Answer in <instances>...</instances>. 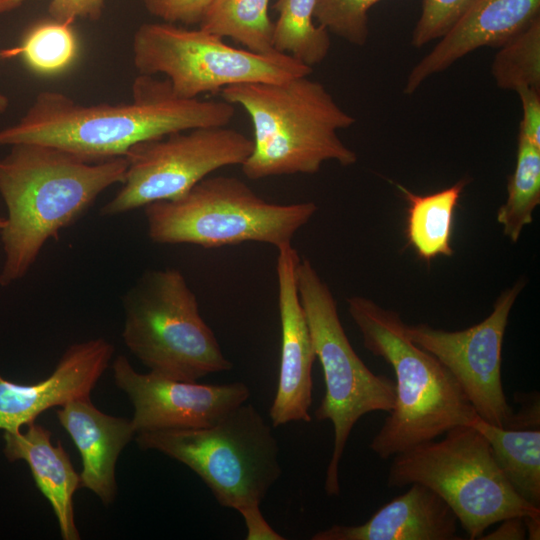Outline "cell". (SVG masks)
I'll use <instances>...</instances> for the list:
<instances>
[{"mask_svg":"<svg viewBox=\"0 0 540 540\" xmlns=\"http://www.w3.org/2000/svg\"><path fill=\"white\" fill-rule=\"evenodd\" d=\"M269 3L270 0H213L199 27L221 38H231L254 53H276Z\"/></svg>","mask_w":540,"mask_h":540,"instance_id":"cell-22","label":"cell"},{"mask_svg":"<svg viewBox=\"0 0 540 540\" xmlns=\"http://www.w3.org/2000/svg\"><path fill=\"white\" fill-rule=\"evenodd\" d=\"M361 525L335 524L312 540H456L458 518L432 489L412 483Z\"/></svg>","mask_w":540,"mask_h":540,"instance_id":"cell-17","label":"cell"},{"mask_svg":"<svg viewBox=\"0 0 540 540\" xmlns=\"http://www.w3.org/2000/svg\"><path fill=\"white\" fill-rule=\"evenodd\" d=\"M56 416L80 452V488L91 490L103 504H111L117 494L118 456L136 435L131 420L103 413L90 397L69 401Z\"/></svg>","mask_w":540,"mask_h":540,"instance_id":"cell-18","label":"cell"},{"mask_svg":"<svg viewBox=\"0 0 540 540\" xmlns=\"http://www.w3.org/2000/svg\"><path fill=\"white\" fill-rule=\"evenodd\" d=\"M78 47L72 26L50 19L32 26L19 46L1 51L0 57L20 56L34 72L50 75L67 69L76 59Z\"/></svg>","mask_w":540,"mask_h":540,"instance_id":"cell-25","label":"cell"},{"mask_svg":"<svg viewBox=\"0 0 540 540\" xmlns=\"http://www.w3.org/2000/svg\"><path fill=\"white\" fill-rule=\"evenodd\" d=\"M522 107L519 133L540 146V91L522 88L516 92Z\"/></svg>","mask_w":540,"mask_h":540,"instance_id":"cell-31","label":"cell"},{"mask_svg":"<svg viewBox=\"0 0 540 540\" xmlns=\"http://www.w3.org/2000/svg\"><path fill=\"white\" fill-rule=\"evenodd\" d=\"M297 288L316 358L322 366L325 394L314 415L329 420L334 429L333 450L326 469L324 489L340 495L339 464L357 421L374 411L390 412L395 405V383L373 373L353 349L341 324L337 302L312 263L300 259Z\"/></svg>","mask_w":540,"mask_h":540,"instance_id":"cell-9","label":"cell"},{"mask_svg":"<svg viewBox=\"0 0 540 540\" xmlns=\"http://www.w3.org/2000/svg\"><path fill=\"white\" fill-rule=\"evenodd\" d=\"M317 0H277L278 13L274 22L273 46L312 68L329 54V32L314 22Z\"/></svg>","mask_w":540,"mask_h":540,"instance_id":"cell-23","label":"cell"},{"mask_svg":"<svg viewBox=\"0 0 540 540\" xmlns=\"http://www.w3.org/2000/svg\"><path fill=\"white\" fill-rule=\"evenodd\" d=\"M112 369L115 384L133 404L131 422L136 434L210 427L250 397L243 382L200 384L151 371L139 373L123 355L117 356Z\"/></svg>","mask_w":540,"mask_h":540,"instance_id":"cell-13","label":"cell"},{"mask_svg":"<svg viewBox=\"0 0 540 540\" xmlns=\"http://www.w3.org/2000/svg\"><path fill=\"white\" fill-rule=\"evenodd\" d=\"M381 0H317L314 18L348 43L366 44L369 37L368 13Z\"/></svg>","mask_w":540,"mask_h":540,"instance_id":"cell-27","label":"cell"},{"mask_svg":"<svg viewBox=\"0 0 540 540\" xmlns=\"http://www.w3.org/2000/svg\"><path fill=\"white\" fill-rule=\"evenodd\" d=\"M473 0H422L411 45L420 48L440 39L457 22Z\"/></svg>","mask_w":540,"mask_h":540,"instance_id":"cell-28","label":"cell"},{"mask_svg":"<svg viewBox=\"0 0 540 540\" xmlns=\"http://www.w3.org/2000/svg\"><path fill=\"white\" fill-rule=\"evenodd\" d=\"M28 0H0V15L20 7ZM106 0H49L50 19L72 25L78 19L97 21L102 16Z\"/></svg>","mask_w":540,"mask_h":540,"instance_id":"cell-29","label":"cell"},{"mask_svg":"<svg viewBox=\"0 0 540 540\" xmlns=\"http://www.w3.org/2000/svg\"><path fill=\"white\" fill-rule=\"evenodd\" d=\"M123 306L124 343L151 372L194 382L232 369L179 270L145 272L124 296Z\"/></svg>","mask_w":540,"mask_h":540,"instance_id":"cell-8","label":"cell"},{"mask_svg":"<svg viewBox=\"0 0 540 540\" xmlns=\"http://www.w3.org/2000/svg\"><path fill=\"white\" fill-rule=\"evenodd\" d=\"M246 526L247 540H284L281 534L276 532L264 518L260 506H252L239 512Z\"/></svg>","mask_w":540,"mask_h":540,"instance_id":"cell-32","label":"cell"},{"mask_svg":"<svg viewBox=\"0 0 540 540\" xmlns=\"http://www.w3.org/2000/svg\"><path fill=\"white\" fill-rule=\"evenodd\" d=\"M113 352L105 339H90L72 344L52 374L40 382L19 384L0 375V429L18 431L52 407L90 397Z\"/></svg>","mask_w":540,"mask_h":540,"instance_id":"cell-15","label":"cell"},{"mask_svg":"<svg viewBox=\"0 0 540 540\" xmlns=\"http://www.w3.org/2000/svg\"><path fill=\"white\" fill-rule=\"evenodd\" d=\"M3 438L7 459L28 463L37 488L53 508L62 539H80L72 500L80 488V474L74 470L62 443L57 441L53 445L51 432L35 421L28 424L24 432L4 431Z\"/></svg>","mask_w":540,"mask_h":540,"instance_id":"cell-19","label":"cell"},{"mask_svg":"<svg viewBox=\"0 0 540 540\" xmlns=\"http://www.w3.org/2000/svg\"><path fill=\"white\" fill-rule=\"evenodd\" d=\"M502 524L489 534L481 536L482 540H523L527 536L523 517H510L501 521Z\"/></svg>","mask_w":540,"mask_h":540,"instance_id":"cell-33","label":"cell"},{"mask_svg":"<svg viewBox=\"0 0 540 540\" xmlns=\"http://www.w3.org/2000/svg\"><path fill=\"white\" fill-rule=\"evenodd\" d=\"M469 426L486 438L499 468L515 492L540 507L539 427L502 428L478 415Z\"/></svg>","mask_w":540,"mask_h":540,"instance_id":"cell-21","label":"cell"},{"mask_svg":"<svg viewBox=\"0 0 540 540\" xmlns=\"http://www.w3.org/2000/svg\"><path fill=\"white\" fill-rule=\"evenodd\" d=\"M9 106V99L6 95L0 92V114L6 112Z\"/></svg>","mask_w":540,"mask_h":540,"instance_id":"cell-35","label":"cell"},{"mask_svg":"<svg viewBox=\"0 0 540 540\" xmlns=\"http://www.w3.org/2000/svg\"><path fill=\"white\" fill-rule=\"evenodd\" d=\"M540 16V0H473L438 43L411 69L403 92L413 94L428 78L482 47H499Z\"/></svg>","mask_w":540,"mask_h":540,"instance_id":"cell-16","label":"cell"},{"mask_svg":"<svg viewBox=\"0 0 540 540\" xmlns=\"http://www.w3.org/2000/svg\"><path fill=\"white\" fill-rule=\"evenodd\" d=\"M277 250L281 358L277 390L269 410L273 427L291 422H311L312 368L316 359L297 288L296 269L301 258L292 243Z\"/></svg>","mask_w":540,"mask_h":540,"instance_id":"cell-14","label":"cell"},{"mask_svg":"<svg viewBox=\"0 0 540 540\" xmlns=\"http://www.w3.org/2000/svg\"><path fill=\"white\" fill-rule=\"evenodd\" d=\"M497 48L491 65L496 86L540 91V16Z\"/></svg>","mask_w":540,"mask_h":540,"instance_id":"cell-26","label":"cell"},{"mask_svg":"<svg viewBox=\"0 0 540 540\" xmlns=\"http://www.w3.org/2000/svg\"><path fill=\"white\" fill-rule=\"evenodd\" d=\"M526 526L528 538L530 540H539L540 536V514L523 517Z\"/></svg>","mask_w":540,"mask_h":540,"instance_id":"cell-34","label":"cell"},{"mask_svg":"<svg viewBox=\"0 0 540 540\" xmlns=\"http://www.w3.org/2000/svg\"><path fill=\"white\" fill-rule=\"evenodd\" d=\"M6 224V218L0 216V231L4 228Z\"/></svg>","mask_w":540,"mask_h":540,"instance_id":"cell-36","label":"cell"},{"mask_svg":"<svg viewBox=\"0 0 540 540\" xmlns=\"http://www.w3.org/2000/svg\"><path fill=\"white\" fill-rule=\"evenodd\" d=\"M132 51L140 74L166 76L175 95L186 99L236 84L282 82L312 73L311 67L290 55L254 53L200 27L165 22L140 25Z\"/></svg>","mask_w":540,"mask_h":540,"instance_id":"cell-10","label":"cell"},{"mask_svg":"<svg viewBox=\"0 0 540 540\" xmlns=\"http://www.w3.org/2000/svg\"><path fill=\"white\" fill-rule=\"evenodd\" d=\"M213 0H142L147 12L165 23L200 25Z\"/></svg>","mask_w":540,"mask_h":540,"instance_id":"cell-30","label":"cell"},{"mask_svg":"<svg viewBox=\"0 0 540 540\" xmlns=\"http://www.w3.org/2000/svg\"><path fill=\"white\" fill-rule=\"evenodd\" d=\"M234 115L235 106L223 99L181 98L167 79L140 74L129 103L82 105L62 92L41 91L19 121L0 130V145L45 144L99 162L173 132L227 126Z\"/></svg>","mask_w":540,"mask_h":540,"instance_id":"cell-1","label":"cell"},{"mask_svg":"<svg viewBox=\"0 0 540 540\" xmlns=\"http://www.w3.org/2000/svg\"><path fill=\"white\" fill-rule=\"evenodd\" d=\"M467 183V179H461L450 187L428 195L415 194L396 184L408 202L406 238L421 259L429 262L438 256L453 255V217Z\"/></svg>","mask_w":540,"mask_h":540,"instance_id":"cell-20","label":"cell"},{"mask_svg":"<svg viewBox=\"0 0 540 540\" xmlns=\"http://www.w3.org/2000/svg\"><path fill=\"white\" fill-rule=\"evenodd\" d=\"M252 149L251 138L226 126L192 128L140 142L126 153L122 186L100 214L115 216L175 199L212 172L241 166Z\"/></svg>","mask_w":540,"mask_h":540,"instance_id":"cell-11","label":"cell"},{"mask_svg":"<svg viewBox=\"0 0 540 540\" xmlns=\"http://www.w3.org/2000/svg\"><path fill=\"white\" fill-rule=\"evenodd\" d=\"M0 158V195L8 216L0 231L5 259L0 285L22 279L44 245L57 238L110 186L122 183L125 156L86 161L39 143H17Z\"/></svg>","mask_w":540,"mask_h":540,"instance_id":"cell-2","label":"cell"},{"mask_svg":"<svg viewBox=\"0 0 540 540\" xmlns=\"http://www.w3.org/2000/svg\"><path fill=\"white\" fill-rule=\"evenodd\" d=\"M220 95L243 108L252 123L253 149L241 165L248 179L315 174L327 161L342 166L357 161L356 153L338 135L355 118L309 76L236 84Z\"/></svg>","mask_w":540,"mask_h":540,"instance_id":"cell-3","label":"cell"},{"mask_svg":"<svg viewBox=\"0 0 540 540\" xmlns=\"http://www.w3.org/2000/svg\"><path fill=\"white\" fill-rule=\"evenodd\" d=\"M525 286L519 279L496 299L492 312L464 330L446 331L427 324L406 325L409 339L435 356L454 376L477 415L509 428L514 412L501 378L502 345L512 307Z\"/></svg>","mask_w":540,"mask_h":540,"instance_id":"cell-12","label":"cell"},{"mask_svg":"<svg viewBox=\"0 0 540 540\" xmlns=\"http://www.w3.org/2000/svg\"><path fill=\"white\" fill-rule=\"evenodd\" d=\"M317 211L314 202L277 204L236 177L208 176L185 194L144 207L147 233L159 244L216 248L260 242L291 244Z\"/></svg>","mask_w":540,"mask_h":540,"instance_id":"cell-5","label":"cell"},{"mask_svg":"<svg viewBox=\"0 0 540 540\" xmlns=\"http://www.w3.org/2000/svg\"><path fill=\"white\" fill-rule=\"evenodd\" d=\"M506 202L497 212L503 233L517 242L523 228L533 221L540 203V146L518 134L515 169L509 177Z\"/></svg>","mask_w":540,"mask_h":540,"instance_id":"cell-24","label":"cell"},{"mask_svg":"<svg viewBox=\"0 0 540 540\" xmlns=\"http://www.w3.org/2000/svg\"><path fill=\"white\" fill-rule=\"evenodd\" d=\"M273 428L245 402L213 426L140 432L135 440L189 467L219 505L240 512L260 506L282 474Z\"/></svg>","mask_w":540,"mask_h":540,"instance_id":"cell-6","label":"cell"},{"mask_svg":"<svg viewBox=\"0 0 540 540\" xmlns=\"http://www.w3.org/2000/svg\"><path fill=\"white\" fill-rule=\"evenodd\" d=\"M347 304L364 347L395 372L394 408L370 443L379 458L471 424L477 413L463 389L435 356L409 339L397 312L362 296L348 298Z\"/></svg>","mask_w":540,"mask_h":540,"instance_id":"cell-4","label":"cell"},{"mask_svg":"<svg viewBox=\"0 0 540 540\" xmlns=\"http://www.w3.org/2000/svg\"><path fill=\"white\" fill-rule=\"evenodd\" d=\"M412 483L436 492L472 540L504 519L540 514V507L515 492L486 438L469 425L454 427L442 440L423 442L392 457L387 486Z\"/></svg>","mask_w":540,"mask_h":540,"instance_id":"cell-7","label":"cell"}]
</instances>
